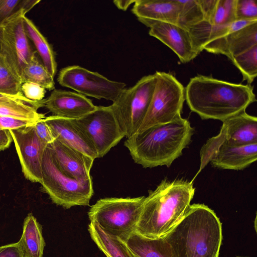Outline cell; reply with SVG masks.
Returning <instances> with one entry per match:
<instances>
[{
	"mask_svg": "<svg viewBox=\"0 0 257 257\" xmlns=\"http://www.w3.org/2000/svg\"><path fill=\"white\" fill-rule=\"evenodd\" d=\"M185 98L190 109L203 119L222 122L245 111L256 102L253 87L197 75L185 88Z\"/></svg>",
	"mask_w": 257,
	"mask_h": 257,
	"instance_id": "obj_1",
	"label": "cell"
},
{
	"mask_svg": "<svg viewBox=\"0 0 257 257\" xmlns=\"http://www.w3.org/2000/svg\"><path fill=\"white\" fill-rule=\"evenodd\" d=\"M162 237L174 257H218L222 239L221 223L207 206L194 204Z\"/></svg>",
	"mask_w": 257,
	"mask_h": 257,
	"instance_id": "obj_2",
	"label": "cell"
},
{
	"mask_svg": "<svg viewBox=\"0 0 257 257\" xmlns=\"http://www.w3.org/2000/svg\"><path fill=\"white\" fill-rule=\"evenodd\" d=\"M194 193L192 182L163 180L146 197L136 232L151 238L164 236L182 218Z\"/></svg>",
	"mask_w": 257,
	"mask_h": 257,
	"instance_id": "obj_3",
	"label": "cell"
},
{
	"mask_svg": "<svg viewBox=\"0 0 257 257\" xmlns=\"http://www.w3.org/2000/svg\"><path fill=\"white\" fill-rule=\"evenodd\" d=\"M193 133L189 121L181 116L136 133L124 145L134 162L143 167H169L190 144Z\"/></svg>",
	"mask_w": 257,
	"mask_h": 257,
	"instance_id": "obj_4",
	"label": "cell"
},
{
	"mask_svg": "<svg viewBox=\"0 0 257 257\" xmlns=\"http://www.w3.org/2000/svg\"><path fill=\"white\" fill-rule=\"evenodd\" d=\"M40 183L54 203L66 209L89 205L93 194L92 178L77 180L66 175L59 167L48 145L42 158Z\"/></svg>",
	"mask_w": 257,
	"mask_h": 257,
	"instance_id": "obj_5",
	"label": "cell"
},
{
	"mask_svg": "<svg viewBox=\"0 0 257 257\" xmlns=\"http://www.w3.org/2000/svg\"><path fill=\"white\" fill-rule=\"evenodd\" d=\"M145 196L100 199L90 207L88 216L106 232L124 242L136 232Z\"/></svg>",
	"mask_w": 257,
	"mask_h": 257,
	"instance_id": "obj_6",
	"label": "cell"
},
{
	"mask_svg": "<svg viewBox=\"0 0 257 257\" xmlns=\"http://www.w3.org/2000/svg\"><path fill=\"white\" fill-rule=\"evenodd\" d=\"M156 83L155 73L145 76L132 87L125 88L110 105L126 139L136 134L141 125Z\"/></svg>",
	"mask_w": 257,
	"mask_h": 257,
	"instance_id": "obj_7",
	"label": "cell"
},
{
	"mask_svg": "<svg viewBox=\"0 0 257 257\" xmlns=\"http://www.w3.org/2000/svg\"><path fill=\"white\" fill-rule=\"evenodd\" d=\"M157 83L148 110L138 132L181 116L185 88L170 73L156 71Z\"/></svg>",
	"mask_w": 257,
	"mask_h": 257,
	"instance_id": "obj_8",
	"label": "cell"
},
{
	"mask_svg": "<svg viewBox=\"0 0 257 257\" xmlns=\"http://www.w3.org/2000/svg\"><path fill=\"white\" fill-rule=\"evenodd\" d=\"M72 119L91 143L98 158L105 155L125 137L110 105L96 106L93 111Z\"/></svg>",
	"mask_w": 257,
	"mask_h": 257,
	"instance_id": "obj_9",
	"label": "cell"
},
{
	"mask_svg": "<svg viewBox=\"0 0 257 257\" xmlns=\"http://www.w3.org/2000/svg\"><path fill=\"white\" fill-rule=\"evenodd\" d=\"M57 81L61 86L73 89L85 96L104 99L112 102L126 86L124 83L109 80L98 72L78 65L62 69Z\"/></svg>",
	"mask_w": 257,
	"mask_h": 257,
	"instance_id": "obj_10",
	"label": "cell"
},
{
	"mask_svg": "<svg viewBox=\"0 0 257 257\" xmlns=\"http://www.w3.org/2000/svg\"><path fill=\"white\" fill-rule=\"evenodd\" d=\"M28 12L21 9L0 25V54L21 79L23 69L35 52L31 48L24 27L23 17Z\"/></svg>",
	"mask_w": 257,
	"mask_h": 257,
	"instance_id": "obj_11",
	"label": "cell"
},
{
	"mask_svg": "<svg viewBox=\"0 0 257 257\" xmlns=\"http://www.w3.org/2000/svg\"><path fill=\"white\" fill-rule=\"evenodd\" d=\"M34 124L9 131L24 176L31 182L40 183L42 160L48 145L39 139Z\"/></svg>",
	"mask_w": 257,
	"mask_h": 257,
	"instance_id": "obj_12",
	"label": "cell"
},
{
	"mask_svg": "<svg viewBox=\"0 0 257 257\" xmlns=\"http://www.w3.org/2000/svg\"><path fill=\"white\" fill-rule=\"evenodd\" d=\"M149 28V34L171 49L182 63L189 62L198 55L188 32L176 24L148 19L138 18Z\"/></svg>",
	"mask_w": 257,
	"mask_h": 257,
	"instance_id": "obj_13",
	"label": "cell"
},
{
	"mask_svg": "<svg viewBox=\"0 0 257 257\" xmlns=\"http://www.w3.org/2000/svg\"><path fill=\"white\" fill-rule=\"evenodd\" d=\"M45 106L53 115L78 119L93 111L96 106L77 92L54 89L46 99Z\"/></svg>",
	"mask_w": 257,
	"mask_h": 257,
	"instance_id": "obj_14",
	"label": "cell"
},
{
	"mask_svg": "<svg viewBox=\"0 0 257 257\" xmlns=\"http://www.w3.org/2000/svg\"><path fill=\"white\" fill-rule=\"evenodd\" d=\"M48 145L59 167L66 175L77 180L91 178L93 159L56 139Z\"/></svg>",
	"mask_w": 257,
	"mask_h": 257,
	"instance_id": "obj_15",
	"label": "cell"
},
{
	"mask_svg": "<svg viewBox=\"0 0 257 257\" xmlns=\"http://www.w3.org/2000/svg\"><path fill=\"white\" fill-rule=\"evenodd\" d=\"M257 45V22L205 45L202 50L223 54L230 60Z\"/></svg>",
	"mask_w": 257,
	"mask_h": 257,
	"instance_id": "obj_16",
	"label": "cell"
},
{
	"mask_svg": "<svg viewBox=\"0 0 257 257\" xmlns=\"http://www.w3.org/2000/svg\"><path fill=\"white\" fill-rule=\"evenodd\" d=\"M44 120L55 139L94 160L98 158L94 148L72 119L52 115L45 117Z\"/></svg>",
	"mask_w": 257,
	"mask_h": 257,
	"instance_id": "obj_17",
	"label": "cell"
},
{
	"mask_svg": "<svg viewBox=\"0 0 257 257\" xmlns=\"http://www.w3.org/2000/svg\"><path fill=\"white\" fill-rule=\"evenodd\" d=\"M225 140L230 146H243L257 143V118L245 111L222 121Z\"/></svg>",
	"mask_w": 257,
	"mask_h": 257,
	"instance_id": "obj_18",
	"label": "cell"
},
{
	"mask_svg": "<svg viewBox=\"0 0 257 257\" xmlns=\"http://www.w3.org/2000/svg\"><path fill=\"white\" fill-rule=\"evenodd\" d=\"M257 159V143L230 146L224 143L210 161L215 167L233 170L246 168Z\"/></svg>",
	"mask_w": 257,
	"mask_h": 257,
	"instance_id": "obj_19",
	"label": "cell"
},
{
	"mask_svg": "<svg viewBox=\"0 0 257 257\" xmlns=\"http://www.w3.org/2000/svg\"><path fill=\"white\" fill-rule=\"evenodd\" d=\"M179 10L178 0H136L132 11L138 18L177 25Z\"/></svg>",
	"mask_w": 257,
	"mask_h": 257,
	"instance_id": "obj_20",
	"label": "cell"
},
{
	"mask_svg": "<svg viewBox=\"0 0 257 257\" xmlns=\"http://www.w3.org/2000/svg\"><path fill=\"white\" fill-rule=\"evenodd\" d=\"M257 21H236L220 26H213L203 21L188 29V32L195 49L200 53L203 47L213 40L223 37L244 26Z\"/></svg>",
	"mask_w": 257,
	"mask_h": 257,
	"instance_id": "obj_21",
	"label": "cell"
},
{
	"mask_svg": "<svg viewBox=\"0 0 257 257\" xmlns=\"http://www.w3.org/2000/svg\"><path fill=\"white\" fill-rule=\"evenodd\" d=\"M46 99L33 101L24 97L0 98V116H9L36 121L45 115L38 109L45 106Z\"/></svg>",
	"mask_w": 257,
	"mask_h": 257,
	"instance_id": "obj_22",
	"label": "cell"
},
{
	"mask_svg": "<svg viewBox=\"0 0 257 257\" xmlns=\"http://www.w3.org/2000/svg\"><path fill=\"white\" fill-rule=\"evenodd\" d=\"M124 242L134 257H174L163 237L151 238L135 232Z\"/></svg>",
	"mask_w": 257,
	"mask_h": 257,
	"instance_id": "obj_23",
	"label": "cell"
},
{
	"mask_svg": "<svg viewBox=\"0 0 257 257\" xmlns=\"http://www.w3.org/2000/svg\"><path fill=\"white\" fill-rule=\"evenodd\" d=\"M24 257H43L45 242L41 225L32 213L25 218L22 236L18 241Z\"/></svg>",
	"mask_w": 257,
	"mask_h": 257,
	"instance_id": "obj_24",
	"label": "cell"
},
{
	"mask_svg": "<svg viewBox=\"0 0 257 257\" xmlns=\"http://www.w3.org/2000/svg\"><path fill=\"white\" fill-rule=\"evenodd\" d=\"M88 230L92 239L107 257H134L123 241L104 231L96 222H90Z\"/></svg>",
	"mask_w": 257,
	"mask_h": 257,
	"instance_id": "obj_25",
	"label": "cell"
},
{
	"mask_svg": "<svg viewBox=\"0 0 257 257\" xmlns=\"http://www.w3.org/2000/svg\"><path fill=\"white\" fill-rule=\"evenodd\" d=\"M23 20L27 37L34 43L36 52L41 57L46 69L54 77L57 72V63L52 47L31 20L25 16Z\"/></svg>",
	"mask_w": 257,
	"mask_h": 257,
	"instance_id": "obj_26",
	"label": "cell"
},
{
	"mask_svg": "<svg viewBox=\"0 0 257 257\" xmlns=\"http://www.w3.org/2000/svg\"><path fill=\"white\" fill-rule=\"evenodd\" d=\"M36 51L32 55L29 62L23 70L22 82H31L36 83L45 89L53 90L55 82L53 77L46 69L36 55Z\"/></svg>",
	"mask_w": 257,
	"mask_h": 257,
	"instance_id": "obj_27",
	"label": "cell"
},
{
	"mask_svg": "<svg viewBox=\"0 0 257 257\" xmlns=\"http://www.w3.org/2000/svg\"><path fill=\"white\" fill-rule=\"evenodd\" d=\"M22 83L6 58L0 54V93L13 96H24L21 92Z\"/></svg>",
	"mask_w": 257,
	"mask_h": 257,
	"instance_id": "obj_28",
	"label": "cell"
},
{
	"mask_svg": "<svg viewBox=\"0 0 257 257\" xmlns=\"http://www.w3.org/2000/svg\"><path fill=\"white\" fill-rule=\"evenodd\" d=\"M230 61L241 72L243 80L250 85L257 76V45Z\"/></svg>",
	"mask_w": 257,
	"mask_h": 257,
	"instance_id": "obj_29",
	"label": "cell"
},
{
	"mask_svg": "<svg viewBox=\"0 0 257 257\" xmlns=\"http://www.w3.org/2000/svg\"><path fill=\"white\" fill-rule=\"evenodd\" d=\"M180 10L177 25L186 30L204 21L198 0H178Z\"/></svg>",
	"mask_w": 257,
	"mask_h": 257,
	"instance_id": "obj_30",
	"label": "cell"
},
{
	"mask_svg": "<svg viewBox=\"0 0 257 257\" xmlns=\"http://www.w3.org/2000/svg\"><path fill=\"white\" fill-rule=\"evenodd\" d=\"M236 0H217L216 8L209 23L213 26L227 24L236 21Z\"/></svg>",
	"mask_w": 257,
	"mask_h": 257,
	"instance_id": "obj_31",
	"label": "cell"
},
{
	"mask_svg": "<svg viewBox=\"0 0 257 257\" xmlns=\"http://www.w3.org/2000/svg\"><path fill=\"white\" fill-rule=\"evenodd\" d=\"M225 140V132L221 127L219 133L216 136L208 139L200 150V166L199 172L210 162L220 147Z\"/></svg>",
	"mask_w": 257,
	"mask_h": 257,
	"instance_id": "obj_32",
	"label": "cell"
},
{
	"mask_svg": "<svg viewBox=\"0 0 257 257\" xmlns=\"http://www.w3.org/2000/svg\"><path fill=\"white\" fill-rule=\"evenodd\" d=\"M33 7L32 0H0V25L20 9L29 12Z\"/></svg>",
	"mask_w": 257,
	"mask_h": 257,
	"instance_id": "obj_33",
	"label": "cell"
},
{
	"mask_svg": "<svg viewBox=\"0 0 257 257\" xmlns=\"http://www.w3.org/2000/svg\"><path fill=\"white\" fill-rule=\"evenodd\" d=\"M236 21H257L256 0H236Z\"/></svg>",
	"mask_w": 257,
	"mask_h": 257,
	"instance_id": "obj_34",
	"label": "cell"
},
{
	"mask_svg": "<svg viewBox=\"0 0 257 257\" xmlns=\"http://www.w3.org/2000/svg\"><path fill=\"white\" fill-rule=\"evenodd\" d=\"M21 92L27 99L39 101L44 99L46 91L44 88L36 83L25 82L21 85Z\"/></svg>",
	"mask_w": 257,
	"mask_h": 257,
	"instance_id": "obj_35",
	"label": "cell"
},
{
	"mask_svg": "<svg viewBox=\"0 0 257 257\" xmlns=\"http://www.w3.org/2000/svg\"><path fill=\"white\" fill-rule=\"evenodd\" d=\"M44 118L36 121L34 126L39 139L46 145H49L52 143L55 139Z\"/></svg>",
	"mask_w": 257,
	"mask_h": 257,
	"instance_id": "obj_36",
	"label": "cell"
},
{
	"mask_svg": "<svg viewBox=\"0 0 257 257\" xmlns=\"http://www.w3.org/2000/svg\"><path fill=\"white\" fill-rule=\"evenodd\" d=\"M35 122L12 117L0 116V129L8 130L17 129L32 124Z\"/></svg>",
	"mask_w": 257,
	"mask_h": 257,
	"instance_id": "obj_37",
	"label": "cell"
},
{
	"mask_svg": "<svg viewBox=\"0 0 257 257\" xmlns=\"http://www.w3.org/2000/svg\"><path fill=\"white\" fill-rule=\"evenodd\" d=\"M0 257H24L19 243L0 246Z\"/></svg>",
	"mask_w": 257,
	"mask_h": 257,
	"instance_id": "obj_38",
	"label": "cell"
},
{
	"mask_svg": "<svg viewBox=\"0 0 257 257\" xmlns=\"http://www.w3.org/2000/svg\"><path fill=\"white\" fill-rule=\"evenodd\" d=\"M204 21L209 23L214 14L217 0H198Z\"/></svg>",
	"mask_w": 257,
	"mask_h": 257,
	"instance_id": "obj_39",
	"label": "cell"
},
{
	"mask_svg": "<svg viewBox=\"0 0 257 257\" xmlns=\"http://www.w3.org/2000/svg\"><path fill=\"white\" fill-rule=\"evenodd\" d=\"M12 141L10 131L0 129V150L3 151L9 148Z\"/></svg>",
	"mask_w": 257,
	"mask_h": 257,
	"instance_id": "obj_40",
	"label": "cell"
},
{
	"mask_svg": "<svg viewBox=\"0 0 257 257\" xmlns=\"http://www.w3.org/2000/svg\"><path fill=\"white\" fill-rule=\"evenodd\" d=\"M136 0H117L113 2L115 6L121 10L126 11L128 8L136 2Z\"/></svg>",
	"mask_w": 257,
	"mask_h": 257,
	"instance_id": "obj_41",
	"label": "cell"
},
{
	"mask_svg": "<svg viewBox=\"0 0 257 257\" xmlns=\"http://www.w3.org/2000/svg\"><path fill=\"white\" fill-rule=\"evenodd\" d=\"M24 96H13L10 95H6L4 94H2L0 93V98H4V97H24Z\"/></svg>",
	"mask_w": 257,
	"mask_h": 257,
	"instance_id": "obj_42",
	"label": "cell"
},
{
	"mask_svg": "<svg viewBox=\"0 0 257 257\" xmlns=\"http://www.w3.org/2000/svg\"><path fill=\"white\" fill-rule=\"evenodd\" d=\"M0 41H1V30H0Z\"/></svg>",
	"mask_w": 257,
	"mask_h": 257,
	"instance_id": "obj_43",
	"label": "cell"
},
{
	"mask_svg": "<svg viewBox=\"0 0 257 257\" xmlns=\"http://www.w3.org/2000/svg\"><path fill=\"white\" fill-rule=\"evenodd\" d=\"M236 257H243V256H236Z\"/></svg>",
	"mask_w": 257,
	"mask_h": 257,
	"instance_id": "obj_44",
	"label": "cell"
},
{
	"mask_svg": "<svg viewBox=\"0 0 257 257\" xmlns=\"http://www.w3.org/2000/svg\"><path fill=\"white\" fill-rule=\"evenodd\" d=\"M1 151V150H0V152Z\"/></svg>",
	"mask_w": 257,
	"mask_h": 257,
	"instance_id": "obj_45",
	"label": "cell"
}]
</instances>
